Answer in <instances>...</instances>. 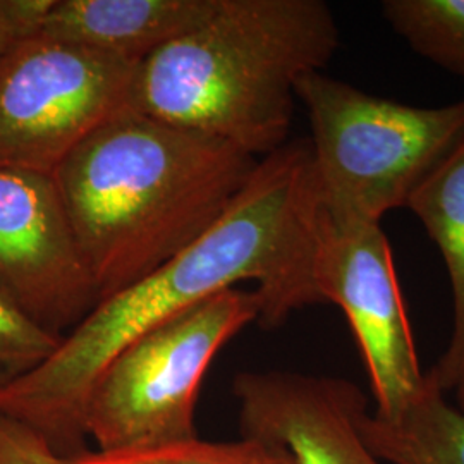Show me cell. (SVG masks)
Instances as JSON below:
<instances>
[{
  "instance_id": "6da1fadb",
  "label": "cell",
  "mask_w": 464,
  "mask_h": 464,
  "mask_svg": "<svg viewBox=\"0 0 464 464\" xmlns=\"http://www.w3.org/2000/svg\"><path fill=\"white\" fill-rule=\"evenodd\" d=\"M325 205L308 138L258 160L248 183L208 232L141 281L102 299L49 358L0 391V415L36 431L64 458L83 452L84 406L122 349L172 316L256 284V324L277 329L320 304L316 256Z\"/></svg>"
},
{
  "instance_id": "7a4b0ae2",
  "label": "cell",
  "mask_w": 464,
  "mask_h": 464,
  "mask_svg": "<svg viewBox=\"0 0 464 464\" xmlns=\"http://www.w3.org/2000/svg\"><path fill=\"white\" fill-rule=\"evenodd\" d=\"M260 159L126 109L55 169L99 301L141 281L210 231Z\"/></svg>"
},
{
  "instance_id": "3957f363",
  "label": "cell",
  "mask_w": 464,
  "mask_h": 464,
  "mask_svg": "<svg viewBox=\"0 0 464 464\" xmlns=\"http://www.w3.org/2000/svg\"><path fill=\"white\" fill-rule=\"evenodd\" d=\"M339 44L322 0H218L140 63L131 109L262 159L287 143L299 78L324 71Z\"/></svg>"
},
{
  "instance_id": "277c9868",
  "label": "cell",
  "mask_w": 464,
  "mask_h": 464,
  "mask_svg": "<svg viewBox=\"0 0 464 464\" xmlns=\"http://www.w3.org/2000/svg\"><path fill=\"white\" fill-rule=\"evenodd\" d=\"M310 145L327 217L337 226L381 224L464 140V99L416 107L327 76L303 74Z\"/></svg>"
},
{
  "instance_id": "5b68a950",
  "label": "cell",
  "mask_w": 464,
  "mask_h": 464,
  "mask_svg": "<svg viewBox=\"0 0 464 464\" xmlns=\"http://www.w3.org/2000/svg\"><path fill=\"white\" fill-rule=\"evenodd\" d=\"M255 291L237 287L169 318L136 339L100 373L84 433L100 452L160 448L198 437L199 387L218 351L258 320Z\"/></svg>"
},
{
  "instance_id": "8992f818",
  "label": "cell",
  "mask_w": 464,
  "mask_h": 464,
  "mask_svg": "<svg viewBox=\"0 0 464 464\" xmlns=\"http://www.w3.org/2000/svg\"><path fill=\"white\" fill-rule=\"evenodd\" d=\"M140 63L17 38L0 59V167L53 174L102 124L131 109Z\"/></svg>"
},
{
  "instance_id": "52a82bcc",
  "label": "cell",
  "mask_w": 464,
  "mask_h": 464,
  "mask_svg": "<svg viewBox=\"0 0 464 464\" xmlns=\"http://www.w3.org/2000/svg\"><path fill=\"white\" fill-rule=\"evenodd\" d=\"M316 284L324 303H334L348 318L370 377L373 415H401L421 391L425 373L382 224L337 226L325 212Z\"/></svg>"
},
{
  "instance_id": "ba28073f",
  "label": "cell",
  "mask_w": 464,
  "mask_h": 464,
  "mask_svg": "<svg viewBox=\"0 0 464 464\" xmlns=\"http://www.w3.org/2000/svg\"><path fill=\"white\" fill-rule=\"evenodd\" d=\"M0 296L61 339L99 303L53 174L0 167Z\"/></svg>"
},
{
  "instance_id": "9c48e42d",
  "label": "cell",
  "mask_w": 464,
  "mask_h": 464,
  "mask_svg": "<svg viewBox=\"0 0 464 464\" xmlns=\"http://www.w3.org/2000/svg\"><path fill=\"white\" fill-rule=\"evenodd\" d=\"M243 435L276 442L295 464H387L366 446L363 391L341 377L241 372L232 382Z\"/></svg>"
},
{
  "instance_id": "30bf717a",
  "label": "cell",
  "mask_w": 464,
  "mask_h": 464,
  "mask_svg": "<svg viewBox=\"0 0 464 464\" xmlns=\"http://www.w3.org/2000/svg\"><path fill=\"white\" fill-rule=\"evenodd\" d=\"M217 4L218 0H52L38 34L143 63L203 24Z\"/></svg>"
},
{
  "instance_id": "8fae6325",
  "label": "cell",
  "mask_w": 464,
  "mask_h": 464,
  "mask_svg": "<svg viewBox=\"0 0 464 464\" xmlns=\"http://www.w3.org/2000/svg\"><path fill=\"white\" fill-rule=\"evenodd\" d=\"M406 208L440 249L452 293V329L448 348L427 375L440 391H454L464 373V140L416 188Z\"/></svg>"
},
{
  "instance_id": "7c38bea8",
  "label": "cell",
  "mask_w": 464,
  "mask_h": 464,
  "mask_svg": "<svg viewBox=\"0 0 464 464\" xmlns=\"http://www.w3.org/2000/svg\"><path fill=\"white\" fill-rule=\"evenodd\" d=\"M366 446L387 464H464V411L425 372L421 391L401 415L360 420Z\"/></svg>"
},
{
  "instance_id": "4fadbf2b",
  "label": "cell",
  "mask_w": 464,
  "mask_h": 464,
  "mask_svg": "<svg viewBox=\"0 0 464 464\" xmlns=\"http://www.w3.org/2000/svg\"><path fill=\"white\" fill-rule=\"evenodd\" d=\"M382 14L418 55L464 78V0H383Z\"/></svg>"
},
{
  "instance_id": "5bb4252c",
  "label": "cell",
  "mask_w": 464,
  "mask_h": 464,
  "mask_svg": "<svg viewBox=\"0 0 464 464\" xmlns=\"http://www.w3.org/2000/svg\"><path fill=\"white\" fill-rule=\"evenodd\" d=\"M67 459L72 464H295L293 456L279 444L246 435L234 442H207L195 437L124 452L86 449Z\"/></svg>"
},
{
  "instance_id": "9a60e30c",
  "label": "cell",
  "mask_w": 464,
  "mask_h": 464,
  "mask_svg": "<svg viewBox=\"0 0 464 464\" xmlns=\"http://www.w3.org/2000/svg\"><path fill=\"white\" fill-rule=\"evenodd\" d=\"M59 343L0 296V391L44 363Z\"/></svg>"
},
{
  "instance_id": "2e32d148",
  "label": "cell",
  "mask_w": 464,
  "mask_h": 464,
  "mask_svg": "<svg viewBox=\"0 0 464 464\" xmlns=\"http://www.w3.org/2000/svg\"><path fill=\"white\" fill-rule=\"evenodd\" d=\"M0 464H72L26 425L0 415Z\"/></svg>"
},
{
  "instance_id": "e0dca14e",
  "label": "cell",
  "mask_w": 464,
  "mask_h": 464,
  "mask_svg": "<svg viewBox=\"0 0 464 464\" xmlns=\"http://www.w3.org/2000/svg\"><path fill=\"white\" fill-rule=\"evenodd\" d=\"M52 0H0V59L17 38L38 34Z\"/></svg>"
},
{
  "instance_id": "ac0fdd59",
  "label": "cell",
  "mask_w": 464,
  "mask_h": 464,
  "mask_svg": "<svg viewBox=\"0 0 464 464\" xmlns=\"http://www.w3.org/2000/svg\"><path fill=\"white\" fill-rule=\"evenodd\" d=\"M454 392H456V402H454V404H456L461 411H464V373L459 383L456 385Z\"/></svg>"
}]
</instances>
